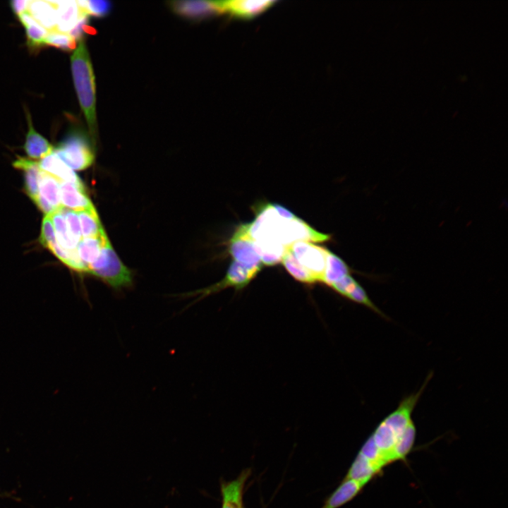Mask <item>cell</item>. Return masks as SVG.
<instances>
[{"label":"cell","instance_id":"7","mask_svg":"<svg viewBox=\"0 0 508 508\" xmlns=\"http://www.w3.org/2000/svg\"><path fill=\"white\" fill-rule=\"evenodd\" d=\"M229 251L234 261L261 269V259L255 249L253 241L248 234L246 224L240 225L234 233L229 241Z\"/></svg>","mask_w":508,"mask_h":508},{"label":"cell","instance_id":"1","mask_svg":"<svg viewBox=\"0 0 508 508\" xmlns=\"http://www.w3.org/2000/svg\"><path fill=\"white\" fill-rule=\"evenodd\" d=\"M430 373L421 388L404 397L397 407L377 425L370 437L378 449L386 466L392 463V452L408 427L413 423L412 414L433 377Z\"/></svg>","mask_w":508,"mask_h":508},{"label":"cell","instance_id":"23","mask_svg":"<svg viewBox=\"0 0 508 508\" xmlns=\"http://www.w3.org/2000/svg\"><path fill=\"white\" fill-rule=\"evenodd\" d=\"M82 238L97 236L104 231L94 206L78 212Z\"/></svg>","mask_w":508,"mask_h":508},{"label":"cell","instance_id":"33","mask_svg":"<svg viewBox=\"0 0 508 508\" xmlns=\"http://www.w3.org/2000/svg\"><path fill=\"white\" fill-rule=\"evenodd\" d=\"M34 202L40 210H42L46 215H51L52 213L57 211L40 195Z\"/></svg>","mask_w":508,"mask_h":508},{"label":"cell","instance_id":"28","mask_svg":"<svg viewBox=\"0 0 508 508\" xmlns=\"http://www.w3.org/2000/svg\"><path fill=\"white\" fill-rule=\"evenodd\" d=\"M40 242L47 248L57 243L54 225L49 215H45L43 218Z\"/></svg>","mask_w":508,"mask_h":508},{"label":"cell","instance_id":"22","mask_svg":"<svg viewBox=\"0 0 508 508\" xmlns=\"http://www.w3.org/2000/svg\"><path fill=\"white\" fill-rule=\"evenodd\" d=\"M62 210L63 208L49 215L54 225L56 241L66 250H75L78 241L69 233Z\"/></svg>","mask_w":508,"mask_h":508},{"label":"cell","instance_id":"4","mask_svg":"<svg viewBox=\"0 0 508 508\" xmlns=\"http://www.w3.org/2000/svg\"><path fill=\"white\" fill-rule=\"evenodd\" d=\"M54 153L72 170L89 167L95 159V151L83 131L72 129L54 148Z\"/></svg>","mask_w":508,"mask_h":508},{"label":"cell","instance_id":"17","mask_svg":"<svg viewBox=\"0 0 508 508\" xmlns=\"http://www.w3.org/2000/svg\"><path fill=\"white\" fill-rule=\"evenodd\" d=\"M28 11L37 23L48 31L56 29V11L50 1H30Z\"/></svg>","mask_w":508,"mask_h":508},{"label":"cell","instance_id":"8","mask_svg":"<svg viewBox=\"0 0 508 508\" xmlns=\"http://www.w3.org/2000/svg\"><path fill=\"white\" fill-rule=\"evenodd\" d=\"M224 13L243 20L256 18L270 9L276 1L231 0L220 1Z\"/></svg>","mask_w":508,"mask_h":508},{"label":"cell","instance_id":"19","mask_svg":"<svg viewBox=\"0 0 508 508\" xmlns=\"http://www.w3.org/2000/svg\"><path fill=\"white\" fill-rule=\"evenodd\" d=\"M108 239L105 232L94 236L81 238L76 251L80 260L87 267L98 258L101 249Z\"/></svg>","mask_w":508,"mask_h":508},{"label":"cell","instance_id":"15","mask_svg":"<svg viewBox=\"0 0 508 508\" xmlns=\"http://www.w3.org/2000/svg\"><path fill=\"white\" fill-rule=\"evenodd\" d=\"M249 476L250 470L246 469L235 480L222 484V508H243V488Z\"/></svg>","mask_w":508,"mask_h":508},{"label":"cell","instance_id":"3","mask_svg":"<svg viewBox=\"0 0 508 508\" xmlns=\"http://www.w3.org/2000/svg\"><path fill=\"white\" fill-rule=\"evenodd\" d=\"M88 272L114 289L128 287L133 281L131 271L121 262L109 239L96 260L88 266Z\"/></svg>","mask_w":508,"mask_h":508},{"label":"cell","instance_id":"2","mask_svg":"<svg viewBox=\"0 0 508 508\" xmlns=\"http://www.w3.org/2000/svg\"><path fill=\"white\" fill-rule=\"evenodd\" d=\"M71 65L79 102L95 142L97 131L95 75L84 40L79 42L74 50L71 57Z\"/></svg>","mask_w":508,"mask_h":508},{"label":"cell","instance_id":"27","mask_svg":"<svg viewBox=\"0 0 508 508\" xmlns=\"http://www.w3.org/2000/svg\"><path fill=\"white\" fill-rule=\"evenodd\" d=\"M28 45L32 49H37L44 45V40L48 30L39 23L35 22L25 27Z\"/></svg>","mask_w":508,"mask_h":508},{"label":"cell","instance_id":"10","mask_svg":"<svg viewBox=\"0 0 508 508\" xmlns=\"http://www.w3.org/2000/svg\"><path fill=\"white\" fill-rule=\"evenodd\" d=\"M61 202L63 208L80 212L93 206L86 195L83 186L70 182H60Z\"/></svg>","mask_w":508,"mask_h":508},{"label":"cell","instance_id":"26","mask_svg":"<svg viewBox=\"0 0 508 508\" xmlns=\"http://www.w3.org/2000/svg\"><path fill=\"white\" fill-rule=\"evenodd\" d=\"M44 44L66 52L76 49V41L68 33L61 32L56 30L48 32L44 40Z\"/></svg>","mask_w":508,"mask_h":508},{"label":"cell","instance_id":"11","mask_svg":"<svg viewBox=\"0 0 508 508\" xmlns=\"http://www.w3.org/2000/svg\"><path fill=\"white\" fill-rule=\"evenodd\" d=\"M56 11V30L68 33L83 17V15L74 0L50 1Z\"/></svg>","mask_w":508,"mask_h":508},{"label":"cell","instance_id":"29","mask_svg":"<svg viewBox=\"0 0 508 508\" xmlns=\"http://www.w3.org/2000/svg\"><path fill=\"white\" fill-rule=\"evenodd\" d=\"M62 211L69 233L79 242L82 236L78 212L69 210H64V208H63Z\"/></svg>","mask_w":508,"mask_h":508},{"label":"cell","instance_id":"18","mask_svg":"<svg viewBox=\"0 0 508 508\" xmlns=\"http://www.w3.org/2000/svg\"><path fill=\"white\" fill-rule=\"evenodd\" d=\"M60 181L40 169L38 179L39 195L56 210L63 208L61 202Z\"/></svg>","mask_w":508,"mask_h":508},{"label":"cell","instance_id":"24","mask_svg":"<svg viewBox=\"0 0 508 508\" xmlns=\"http://www.w3.org/2000/svg\"><path fill=\"white\" fill-rule=\"evenodd\" d=\"M416 436V428L413 422L408 427L394 446L392 452L393 463L397 461L406 462V457L413 447Z\"/></svg>","mask_w":508,"mask_h":508},{"label":"cell","instance_id":"25","mask_svg":"<svg viewBox=\"0 0 508 508\" xmlns=\"http://www.w3.org/2000/svg\"><path fill=\"white\" fill-rule=\"evenodd\" d=\"M281 262L287 272L297 281L309 284L317 282L315 277L297 261L289 248L284 253Z\"/></svg>","mask_w":508,"mask_h":508},{"label":"cell","instance_id":"32","mask_svg":"<svg viewBox=\"0 0 508 508\" xmlns=\"http://www.w3.org/2000/svg\"><path fill=\"white\" fill-rule=\"evenodd\" d=\"M30 1L28 0H13L10 2L11 8L13 12L18 16L28 11Z\"/></svg>","mask_w":508,"mask_h":508},{"label":"cell","instance_id":"21","mask_svg":"<svg viewBox=\"0 0 508 508\" xmlns=\"http://www.w3.org/2000/svg\"><path fill=\"white\" fill-rule=\"evenodd\" d=\"M351 268L341 258L330 250H327L322 283L330 286L346 275L351 274Z\"/></svg>","mask_w":508,"mask_h":508},{"label":"cell","instance_id":"6","mask_svg":"<svg viewBox=\"0 0 508 508\" xmlns=\"http://www.w3.org/2000/svg\"><path fill=\"white\" fill-rule=\"evenodd\" d=\"M289 248L297 261L315 277L317 282L322 283L327 249L304 241H296Z\"/></svg>","mask_w":508,"mask_h":508},{"label":"cell","instance_id":"16","mask_svg":"<svg viewBox=\"0 0 508 508\" xmlns=\"http://www.w3.org/2000/svg\"><path fill=\"white\" fill-rule=\"evenodd\" d=\"M13 166L23 171L25 191L34 202L39 195L38 179L40 169L38 162L20 157L13 162Z\"/></svg>","mask_w":508,"mask_h":508},{"label":"cell","instance_id":"13","mask_svg":"<svg viewBox=\"0 0 508 508\" xmlns=\"http://www.w3.org/2000/svg\"><path fill=\"white\" fill-rule=\"evenodd\" d=\"M26 116L28 131L26 134L23 149L30 158L42 159L52 153L54 151V147L45 138L36 131L32 126L29 112H26Z\"/></svg>","mask_w":508,"mask_h":508},{"label":"cell","instance_id":"12","mask_svg":"<svg viewBox=\"0 0 508 508\" xmlns=\"http://www.w3.org/2000/svg\"><path fill=\"white\" fill-rule=\"evenodd\" d=\"M39 167L61 182H70L78 186H83L76 174L68 167L53 151L38 162Z\"/></svg>","mask_w":508,"mask_h":508},{"label":"cell","instance_id":"31","mask_svg":"<svg viewBox=\"0 0 508 508\" xmlns=\"http://www.w3.org/2000/svg\"><path fill=\"white\" fill-rule=\"evenodd\" d=\"M88 22V16H83L68 32L69 35L76 42H80L83 40L85 35L95 34L96 32L95 29L89 25Z\"/></svg>","mask_w":508,"mask_h":508},{"label":"cell","instance_id":"30","mask_svg":"<svg viewBox=\"0 0 508 508\" xmlns=\"http://www.w3.org/2000/svg\"><path fill=\"white\" fill-rule=\"evenodd\" d=\"M112 7L111 3L104 0L87 1V14L95 17L106 16Z\"/></svg>","mask_w":508,"mask_h":508},{"label":"cell","instance_id":"5","mask_svg":"<svg viewBox=\"0 0 508 508\" xmlns=\"http://www.w3.org/2000/svg\"><path fill=\"white\" fill-rule=\"evenodd\" d=\"M260 270L233 261L230 264L225 277L220 282L208 287L184 294L183 296L188 297L199 295L198 298L193 303H194L210 294L229 287H234L236 290L242 289L254 279Z\"/></svg>","mask_w":508,"mask_h":508},{"label":"cell","instance_id":"14","mask_svg":"<svg viewBox=\"0 0 508 508\" xmlns=\"http://www.w3.org/2000/svg\"><path fill=\"white\" fill-rule=\"evenodd\" d=\"M365 486V485L358 481L344 478L321 508H339L352 500Z\"/></svg>","mask_w":508,"mask_h":508},{"label":"cell","instance_id":"20","mask_svg":"<svg viewBox=\"0 0 508 508\" xmlns=\"http://www.w3.org/2000/svg\"><path fill=\"white\" fill-rule=\"evenodd\" d=\"M381 473L382 471L372 462L358 453L345 478L358 481L366 485Z\"/></svg>","mask_w":508,"mask_h":508},{"label":"cell","instance_id":"9","mask_svg":"<svg viewBox=\"0 0 508 508\" xmlns=\"http://www.w3.org/2000/svg\"><path fill=\"white\" fill-rule=\"evenodd\" d=\"M170 4L176 13L192 19L203 18L224 13L219 1H177Z\"/></svg>","mask_w":508,"mask_h":508}]
</instances>
